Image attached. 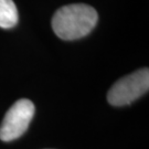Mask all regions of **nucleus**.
Listing matches in <instances>:
<instances>
[{"mask_svg":"<svg viewBox=\"0 0 149 149\" xmlns=\"http://www.w3.org/2000/svg\"><path fill=\"white\" fill-rule=\"evenodd\" d=\"M96 10L85 3L61 7L52 18V29L62 40H76L87 36L97 23Z\"/></svg>","mask_w":149,"mask_h":149,"instance_id":"1","label":"nucleus"},{"mask_svg":"<svg viewBox=\"0 0 149 149\" xmlns=\"http://www.w3.org/2000/svg\"><path fill=\"white\" fill-rule=\"evenodd\" d=\"M149 71L140 69L118 80L107 93V101L113 106H124L148 92Z\"/></svg>","mask_w":149,"mask_h":149,"instance_id":"2","label":"nucleus"},{"mask_svg":"<svg viewBox=\"0 0 149 149\" xmlns=\"http://www.w3.org/2000/svg\"><path fill=\"white\" fill-rule=\"evenodd\" d=\"M34 104L30 100L17 101L6 113L0 126V139L12 141L26 133L34 115Z\"/></svg>","mask_w":149,"mask_h":149,"instance_id":"3","label":"nucleus"},{"mask_svg":"<svg viewBox=\"0 0 149 149\" xmlns=\"http://www.w3.org/2000/svg\"><path fill=\"white\" fill-rule=\"evenodd\" d=\"M18 20L19 15L13 0H0V28L15 27Z\"/></svg>","mask_w":149,"mask_h":149,"instance_id":"4","label":"nucleus"}]
</instances>
